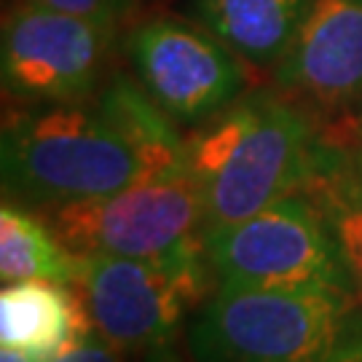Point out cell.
<instances>
[{"label":"cell","mask_w":362,"mask_h":362,"mask_svg":"<svg viewBox=\"0 0 362 362\" xmlns=\"http://www.w3.org/2000/svg\"><path fill=\"white\" fill-rule=\"evenodd\" d=\"M327 134L285 91L255 89L196 127L185 167L204 209V231L239 223L309 188Z\"/></svg>","instance_id":"obj_1"},{"label":"cell","mask_w":362,"mask_h":362,"mask_svg":"<svg viewBox=\"0 0 362 362\" xmlns=\"http://www.w3.org/2000/svg\"><path fill=\"white\" fill-rule=\"evenodd\" d=\"M3 194L57 209L116 194L158 172L103 91L81 103L27 105L3 124Z\"/></svg>","instance_id":"obj_2"},{"label":"cell","mask_w":362,"mask_h":362,"mask_svg":"<svg viewBox=\"0 0 362 362\" xmlns=\"http://www.w3.org/2000/svg\"><path fill=\"white\" fill-rule=\"evenodd\" d=\"M354 298L333 287H218L199 311L194 362H322L351 327Z\"/></svg>","instance_id":"obj_3"},{"label":"cell","mask_w":362,"mask_h":362,"mask_svg":"<svg viewBox=\"0 0 362 362\" xmlns=\"http://www.w3.org/2000/svg\"><path fill=\"white\" fill-rule=\"evenodd\" d=\"M81 258V255H78ZM204 239L167 258L83 255L70 282L91 327L121 351L167 344L209 285Z\"/></svg>","instance_id":"obj_4"},{"label":"cell","mask_w":362,"mask_h":362,"mask_svg":"<svg viewBox=\"0 0 362 362\" xmlns=\"http://www.w3.org/2000/svg\"><path fill=\"white\" fill-rule=\"evenodd\" d=\"M204 252L218 287H333L351 296L330 228L306 191L207 228Z\"/></svg>","instance_id":"obj_5"},{"label":"cell","mask_w":362,"mask_h":362,"mask_svg":"<svg viewBox=\"0 0 362 362\" xmlns=\"http://www.w3.org/2000/svg\"><path fill=\"white\" fill-rule=\"evenodd\" d=\"M49 226L81 258H167L204 239V209L185 167L49 209Z\"/></svg>","instance_id":"obj_6"},{"label":"cell","mask_w":362,"mask_h":362,"mask_svg":"<svg viewBox=\"0 0 362 362\" xmlns=\"http://www.w3.org/2000/svg\"><path fill=\"white\" fill-rule=\"evenodd\" d=\"M124 52L137 83L180 129L207 124L247 94V62L191 16H148L127 33Z\"/></svg>","instance_id":"obj_7"},{"label":"cell","mask_w":362,"mask_h":362,"mask_svg":"<svg viewBox=\"0 0 362 362\" xmlns=\"http://www.w3.org/2000/svg\"><path fill=\"white\" fill-rule=\"evenodd\" d=\"M118 30L22 0L3 19V91L25 105L81 103L100 89Z\"/></svg>","instance_id":"obj_8"},{"label":"cell","mask_w":362,"mask_h":362,"mask_svg":"<svg viewBox=\"0 0 362 362\" xmlns=\"http://www.w3.org/2000/svg\"><path fill=\"white\" fill-rule=\"evenodd\" d=\"M279 91L333 143L362 137V0H314L293 46L274 67Z\"/></svg>","instance_id":"obj_9"},{"label":"cell","mask_w":362,"mask_h":362,"mask_svg":"<svg viewBox=\"0 0 362 362\" xmlns=\"http://www.w3.org/2000/svg\"><path fill=\"white\" fill-rule=\"evenodd\" d=\"M314 0H188L185 16L252 67H276Z\"/></svg>","instance_id":"obj_10"},{"label":"cell","mask_w":362,"mask_h":362,"mask_svg":"<svg viewBox=\"0 0 362 362\" xmlns=\"http://www.w3.org/2000/svg\"><path fill=\"white\" fill-rule=\"evenodd\" d=\"M70 285L49 279H27L3 285L0 293V341L52 360L65 344L89 333L91 322L81 298Z\"/></svg>","instance_id":"obj_11"},{"label":"cell","mask_w":362,"mask_h":362,"mask_svg":"<svg viewBox=\"0 0 362 362\" xmlns=\"http://www.w3.org/2000/svg\"><path fill=\"white\" fill-rule=\"evenodd\" d=\"M306 194L322 212L354 303L362 309V145L330 140Z\"/></svg>","instance_id":"obj_12"},{"label":"cell","mask_w":362,"mask_h":362,"mask_svg":"<svg viewBox=\"0 0 362 362\" xmlns=\"http://www.w3.org/2000/svg\"><path fill=\"white\" fill-rule=\"evenodd\" d=\"M78 255H73L52 226H46L25 204L3 202L0 207V279L3 285L49 279L70 285L78 274Z\"/></svg>","instance_id":"obj_13"},{"label":"cell","mask_w":362,"mask_h":362,"mask_svg":"<svg viewBox=\"0 0 362 362\" xmlns=\"http://www.w3.org/2000/svg\"><path fill=\"white\" fill-rule=\"evenodd\" d=\"M30 3H38L54 11L70 13V16H81L86 22L103 27H121V22L134 11V3L137 0H30Z\"/></svg>","instance_id":"obj_14"},{"label":"cell","mask_w":362,"mask_h":362,"mask_svg":"<svg viewBox=\"0 0 362 362\" xmlns=\"http://www.w3.org/2000/svg\"><path fill=\"white\" fill-rule=\"evenodd\" d=\"M118 351L113 344H107L97 330L94 333H81L70 344L54 354L49 362H121Z\"/></svg>","instance_id":"obj_15"},{"label":"cell","mask_w":362,"mask_h":362,"mask_svg":"<svg viewBox=\"0 0 362 362\" xmlns=\"http://www.w3.org/2000/svg\"><path fill=\"white\" fill-rule=\"evenodd\" d=\"M322 362H362V327H349Z\"/></svg>","instance_id":"obj_16"},{"label":"cell","mask_w":362,"mask_h":362,"mask_svg":"<svg viewBox=\"0 0 362 362\" xmlns=\"http://www.w3.org/2000/svg\"><path fill=\"white\" fill-rule=\"evenodd\" d=\"M0 362H46L38 354H30L25 349H13V346H3L0 351Z\"/></svg>","instance_id":"obj_17"},{"label":"cell","mask_w":362,"mask_h":362,"mask_svg":"<svg viewBox=\"0 0 362 362\" xmlns=\"http://www.w3.org/2000/svg\"><path fill=\"white\" fill-rule=\"evenodd\" d=\"M145 362H182V360L169 349V344H161V346H156V349H148Z\"/></svg>","instance_id":"obj_18"}]
</instances>
